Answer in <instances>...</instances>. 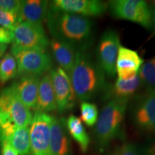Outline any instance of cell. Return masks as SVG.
<instances>
[{
	"mask_svg": "<svg viewBox=\"0 0 155 155\" xmlns=\"http://www.w3.org/2000/svg\"><path fill=\"white\" fill-rule=\"evenodd\" d=\"M10 53L16 59L18 76L44 75L53 68V59L47 50L27 49L12 45Z\"/></svg>",
	"mask_w": 155,
	"mask_h": 155,
	"instance_id": "5",
	"label": "cell"
},
{
	"mask_svg": "<svg viewBox=\"0 0 155 155\" xmlns=\"http://www.w3.org/2000/svg\"><path fill=\"white\" fill-rule=\"evenodd\" d=\"M52 120L50 114L35 112L30 126L31 155H50Z\"/></svg>",
	"mask_w": 155,
	"mask_h": 155,
	"instance_id": "9",
	"label": "cell"
},
{
	"mask_svg": "<svg viewBox=\"0 0 155 155\" xmlns=\"http://www.w3.org/2000/svg\"><path fill=\"white\" fill-rule=\"evenodd\" d=\"M32 119L11 85L0 91V144L9 141L17 128L30 127Z\"/></svg>",
	"mask_w": 155,
	"mask_h": 155,
	"instance_id": "3",
	"label": "cell"
},
{
	"mask_svg": "<svg viewBox=\"0 0 155 155\" xmlns=\"http://www.w3.org/2000/svg\"><path fill=\"white\" fill-rule=\"evenodd\" d=\"M40 81V77L22 75L11 84L19 99L29 109L35 110L36 107Z\"/></svg>",
	"mask_w": 155,
	"mask_h": 155,
	"instance_id": "16",
	"label": "cell"
},
{
	"mask_svg": "<svg viewBox=\"0 0 155 155\" xmlns=\"http://www.w3.org/2000/svg\"><path fill=\"white\" fill-rule=\"evenodd\" d=\"M49 2L45 0H23L18 12L19 23L28 22L42 24L47 17Z\"/></svg>",
	"mask_w": 155,
	"mask_h": 155,
	"instance_id": "17",
	"label": "cell"
},
{
	"mask_svg": "<svg viewBox=\"0 0 155 155\" xmlns=\"http://www.w3.org/2000/svg\"><path fill=\"white\" fill-rule=\"evenodd\" d=\"M65 127L68 134L79 145L81 152H86L90 144V138L81 119L73 114L70 115L65 119Z\"/></svg>",
	"mask_w": 155,
	"mask_h": 155,
	"instance_id": "20",
	"label": "cell"
},
{
	"mask_svg": "<svg viewBox=\"0 0 155 155\" xmlns=\"http://www.w3.org/2000/svg\"><path fill=\"white\" fill-rule=\"evenodd\" d=\"M18 77V65L12 54H5L0 59V85L4 86L12 79Z\"/></svg>",
	"mask_w": 155,
	"mask_h": 155,
	"instance_id": "22",
	"label": "cell"
},
{
	"mask_svg": "<svg viewBox=\"0 0 155 155\" xmlns=\"http://www.w3.org/2000/svg\"><path fill=\"white\" fill-rule=\"evenodd\" d=\"M50 130V155H72L71 141L65 127V119L53 116Z\"/></svg>",
	"mask_w": 155,
	"mask_h": 155,
	"instance_id": "14",
	"label": "cell"
},
{
	"mask_svg": "<svg viewBox=\"0 0 155 155\" xmlns=\"http://www.w3.org/2000/svg\"><path fill=\"white\" fill-rule=\"evenodd\" d=\"M115 18L137 23L147 30L152 29V15L147 2L142 0H112L107 3Z\"/></svg>",
	"mask_w": 155,
	"mask_h": 155,
	"instance_id": "6",
	"label": "cell"
},
{
	"mask_svg": "<svg viewBox=\"0 0 155 155\" xmlns=\"http://www.w3.org/2000/svg\"><path fill=\"white\" fill-rule=\"evenodd\" d=\"M113 155H145V154L135 144L127 143L118 147L114 152Z\"/></svg>",
	"mask_w": 155,
	"mask_h": 155,
	"instance_id": "26",
	"label": "cell"
},
{
	"mask_svg": "<svg viewBox=\"0 0 155 155\" xmlns=\"http://www.w3.org/2000/svg\"><path fill=\"white\" fill-rule=\"evenodd\" d=\"M49 74L55 92L57 111L59 114L65 113L74 107L77 99L69 75L60 67L52 68Z\"/></svg>",
	"mask_w": 155,
	"mask_h": 155,
	"instance_id": "10",
	"label": "cell"
},
{
	"mask_svg": "<svg viewBox=\"0 0 155 155\" xmlns=\"http://www.w3.org/2000/svg\"><path fill=\"white\" fill-rule=\"evenodd\" d=\"M68 75L76 98L81 101H88L103 95L108 85L105 73L88 51L77 52Z\"/></svg>",
	"mask_w": 155,
	"mask_h": 155,
	"instance_id": "2",
	"label": "cell"
},
{
	"mask_svg": "<svg viewBox=\"0 0 155 155\" xmlns=\"http://www.w3.org/2000/svg\"><path fill=\"white\" fill-rule=\"evenodd\" d=\"M132 118L142 130L155 132V91H147L137 97L133 105Z\"/></svg>",
	"mask_w": 155,
	"mask_h": 155,
	"instance_id": "11",
	"label": "cell"
},
{
	"mask_svg": "<svg viewBox=\"0 0 155 155\" xmlns=\"http://www.w3.org/2000/svg\"><path fill=\"white\" fill-rule=\"evenodd\" d=\"M150 3H147L149 5V7H150V9H155V1H151L149 2Z\"/></svg>",
	"mask_w": 155,
	"mask_h": 155,
	"instance_id": "32",
	"label": "cell"
},
{
	"mask_svg": "<svg viewBox=\"0 0 155 155\" xmlns=\"http://www.w3.org/2000/svg\"><path fill=\"white\" fill-rule=\"evenodd\" d=\"M0 149H1V155H18L9 144V141H5L0 144Z\"/></svg>",
	"mask_w": 155,
	"mask_h": 155,
	"instance_id": "29",
	"label": "cell"
},
{
	"mask_svg": "<svg viewBox=\"0 0 155 155\" xmlns=\"http://www.w3.org/2000/svg\"><path fill=\"white\" fill-rule=\"evenodd\" d=\"M129 101L110 100L102 108L94 129L99 149H105L119 135Z\"/></svg>",
	"mask_w": 155,
	"mask_h": 155,
	"instance_id": "4",
	"label": "cell"
},
{
	"mask_svg": "<svg viewBox=\"0 0 155 155\" xmlns=\"http://www.w3.org/2000/svg\"><path fill=\"white\" fill-rule=\"evenodd\" d=\"M20 2L19 0H0V9L17 15Z\"/></svg>",
	"mask_w": 155,
	"mask_h": 155,
	"instance_id": "27",
	"label": "cell"
},
{
	"mask_svg": "<svg viewBox=\"0 0 155 155\" xmlns=\"http://www.w3.org/2000/svg\"><path fill=\"white\" fill-rule=\"evenodd\" d=\"M7 49V45L0 43V58L4 55V54H5Z\"/></svg>",
	"mask_w": 155,
	"mask_h": 155,
	"instance_id": "30",
	"label": "cell"
},
{
	"mask_svg": "<svg viewBox=\"0 0 155 155\" xmlns=\"http://www.w3.org/2000/svg\"><path fill=\"white\" fill-rule=\"evenodd\" d=\"M152 15V29L154 30V32L155 33V9H151Z\"/></svg>",
	"mask_w": 155,
	"mask_h": 155,
	"instance_id": "31",
	"label": "cell"
},
{
	"mask_svg": "<svg viewBox=\"0 0 155 155\" xmlns=\"http://www.w3.org/2000/svg\"><path fill=\"white\" fill-rule=\"evenodd\" d=\"M46 20L53 39L66 42L77 51L87 52L94 43V23L89 17L48 7Z\"/></svg>",
	"mask_w": 155,
	"mask_h": 155,
	"instance_id": "1",
	"label": "cell"
},
{
	"mask_svg": "<svg viewBox=\"0 0 155 155\" xmlns=\"http://www.w3.org/2000/svg\"><path fill=\"white\" fill-rule=\"evenodd\" d=\"M57 110L55 92L49 73H46L40 81L35 112L48 114Z\"/></svg>",
	"mask_w": 155,
	"mask_h": 155,
	"instance_id": "18",
	"label": "cell"
},
{
	"mask_svg": "<svg viewBox=\"0 0 155 155\" xmlns=\"http://www.w3.org/2000/svg\"><path fill=\"white\" fill-rule=\"evenodd\" d=\"M120 45V37L115 30H108L100 38L96 48V62L110 78L116 74V60Z\"/></svg>",
	"mask_w": 155,
	"mask_h": 155,
	"instance_id": "7",
	"label": "cell"
},
{
	"mask_svg": "<svg viewBox=\"0 0 155 155\" xmlns=\"http://www.w3.org/2000/svg\"><path fill=\"white\" fill-rule=\"evenodd\" d=\"M12 45L27 49L46 50L50 40L42 24L22 22L12 30Z\"/></svg>",
	"mask_w": 155,
	"mask_h": 155,
	"instance_id": "8",
	"label": "cell"
},
{
	"mask_svg": "<svg viewBox=\"0 0 155 155\" xmlns=\"http://www.w3.org/2000/svg\"><path fill=\"white\" fill-rule=\"evenodd\" d=\"M81 118L88 127L96 125L98 118V109L96 104L89 101H81Z\"/></svg>",
	"mask_w": 155,
	"mask_h": 155,
	"instance_id": "24",
	"label": "cell"
},
{
	"mask_svg": "<svg viewBox=\"0 0 155 155\" xmlns=\"http://www.w3.org/2000/svg\"><path fill=\"white\" fill-rule=\"evenodd\" d=\"M12 41V31L0 27V43L9 44Z\"/></svg>",
	"mask_w": 155,
	"mask_h": 155,
	"instance_id": "28",
	"label": "cell"
},
{
	"mask_svg": "<svg viewBox=\"0 0 155 155\" xmlns=\"http://www.w3.org/2000/svg\"><path fill=\"white\" fill-rule=\"evenodd\" d=\"M141 87L143 85L138 74L127 80L118 78L113 84L108 85L103 94V99L129 101L137 94Z\"/></svg>",
	"mask_w": 155,
	"mask_h": 155,
	"instance_id": "15",
	"label": "cell"
},
{
	"mask_svg": "<svg viewBox=\"0 0 155 155\" xmlns=\"http://www.w3.org/2000/svg\"><path fill=\"white\" fill-rule=\"evenodd\" d=\"M49 8L83 17H98L108 9L107 3L98 0H54Z\"/></svg>",
	"mask_w": 155,
	"mask_h": 155,
	"instance_id": "12",
	"label": "cell"
},
{
	"mask_svg": "<svg viewBox=\"0 0 155 155\" xmlns=\"http://www.w3.org/2000/svg\"><path fill=\"white\" fill-rule=\"evenodd\" d=\"M138 75L147 91H155V57L141 65Z\"/></svg>",
	"mask_w": 155,
	"mask_h": 155,
	"instance_id": "23",
	"label": "cell"
},
{
	"mask_svg": "<svg viewBox=\"0 0 155 155\" xmlns=\"http://www.w3.org/2000/svg\"><path fill=\"white\" fill-rule=\"evenodd\" d=\"M19 24L18 15L0 9V27L12 31Z\"/></svg>",
	"mask_w": 155,
	"mask_h": 155,
	"instance_id": "25",
	"label": "cell"
},
{
	"mask_svg": "<svg viewBox=\"0 0 155 155\" xmlns=\"http://www.w3.org/2000/svg\"><path fill=\"white\" fill-rule=\"evenodd\" d=\"M9 143L18 155H31L30 127L17 128Z\"/></svg>",
	"mask_w": 155,
	"mask_h": 155,
	"instance_id": "21",
	"label": "cell"
},
{
	"mask_svg": "<svg viewBox=\"0 0 155 155\" xmlns=\"http://www.w3.org/2000/svg\"><path fill=\"white\" fill-rule=\"evenodd\" d=\"M144 60L135 50L120 45L116 60L118 78L127 80L138 74Z\"/></svg>",
	"mask_w": 155,
	"mask_h": 155,
	"instance_id": "13",
	"label": "cell"
},
{
	"mask_svg": "<svg viewBox=\"0 0 155 155\" xmlns=\"http://www.w3.org/2000/svg\"><path fill=\"white\" fill-rule=\"evenodd\" d=\"M50 45L55 61L60 68L69 74L74 65L77 50L66 42L55 39H52L50 41Z\"/></svg>",
	"mask_w": 155,
	"mask_h": 155,
	"instance_id": "19",
	"label": "cell"
}]
</instances>
